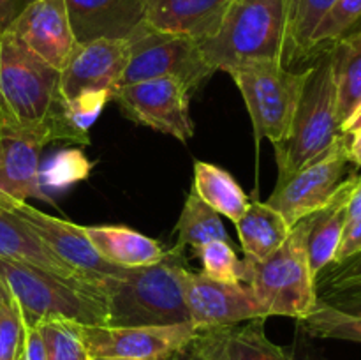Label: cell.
Masks as SVG:
<instances>
[{"label":"cell","instance_id":"obj_1","mask_svg":"<svg viewBox=\"0 0 361 360\" xmlns=\"http://www.w3.org/2000/svg\"><path fill=\"white\" fill-rule=\"evenodd\" d=\"M0 138L90 145L69 122L60 71L32 53L11 32H0Z\"/></svg>","mask_w":361,"mask_h":360},{"label":"cell","instance_id":"obj_2","mask_svg":"<svg viewBox=\"0 0 361 360\" xmlns=\"http://www.w3.org/2000/svg\"><path fill=\"white\" fill-rule=\"evenodd\" d=\"M187 260L182 246H175L161 261L137 268H123L104 281L108 325L111 327H161L190 323L183 299Z\"/></svg>","mask_w":361,"mask_h":360},{"label":"cell","instance_id":"obj_3","mask_svg":"<svg viewBox=\"0 0 361 360\" xmlns=\"http://www.w3.org/2000/svg\"><path fill=\"white\" fill-rule=\"evenodd\" d=\"M293 0H233L214 37L200 42L214 71H229L254 60L286 62Z\"/></svg>","mask_w":361,"mask_h":360},{"label":"cell","instance_id":"obj_4","mask_svg":"<svg viewBox=\"0 0 361 360\" xmlns=\"http://www.w3.org/2000/svg\"><path fill=\"white\" fill-rule=\"evenodd\" d=\"M0 282L20 309L25 327H37L46 320L108 325V300L101 288L76 284L34 265L4 258Z\"/></svg>","mask_w":361,"mask_h":360},{"label":"cell","instance_id":"obj_5","mask_svg":"<svg viewBox=\"0 0 361 360\" xmlns=\"http://www.w3.org/2000/svg\"><path fill=\"white\" fill-rule=\"evenodd\" d=\"M310 224L312 215L296 222L286 242L263 261L242 260L243 282L250 286L268 318L300 321L316 309L319 296L307 253Z\"/></svg>","mask_w":361,"mask_h":360},{"label":"cell","instance_id":"obj_6","mask_svg":"<svg viewBox=\"0 0 361 360\" xmlns=\"http://www.w3.org/2000/svg\"><path fill=\"white\" fill-rule=\"evenodd\" d=\"M312 66L291 71L282 60H254L229 71L242 92L257 141L288 140Z\"/></svg>","mask_w":361,"mask_h":360},{"label":"cell","instance_id":"obj_7","mask_svg":"<svg viewBox=\"0 0 361 360\" xmlns=\"http://www.w3.org/2000/svg\"><path fill=\"white\" fill-rule=\"evenodd\" d=\"M341 134L334 67L328 49L316 55L288 140L274 145L279 176L291 175L319 155Z\"/></svg>","mask_w":361,"mask_h":360},{"label":"cell","instance_id":"obj_8","mask_svg":"<svg viewBox=\"0 0 361 360\" xmlns=\"http://www.w3.org/2000/svg\"><path fill=\"white\" fill-rule=\"evenodd\" d=\"M127 39L130 59L118 87L154 78H176L194 92L215 73L194 39L162 34L143 21Z\"/></svg>","mask_w":361,"mask_h":360},{"label":"cell","instance_id":"obj_9","mask_svg":"<svg viewBox=\"0 0 361 360\" xmlns=\"http://www.w3.org/2000/svg\"><path fill=\"white\" fill-rule=\"evenodd\" d=\"M349 162L348 134L341 133L330 147L307 164L284 179H277L267 203L281 212L289 226H295L302 219L316 214L331 200L338 186L344 182Z\"/></svg>","mask_w":361,"mask_h":360},{"label":"cell","instance_id":"obj_10","mask_svg":"<svg viewBox=\"0 0 361 360\" xmlns=\"http://www.w3.org/2000/svg\"><path fill=\"white\" fill-rule=\"evenodd\" d=\"M190 94L192 90L176 78H154L115 88L111 101L127 119L185 143L194 134Z\"/></svg>","mask_w":361,"mask_h":360},{"label":"cell","instance_id":"obj_11","mask_svg":"<svg viewBox=\"0 0 361 360\" xmlns=\"http://www.w3.org/2000/svg\"><path fill=\"white\" fill-rule=\"evenodd\" d=\"M78 328L90 356L173 360L185 353L197 337L192 323L161 327L78 325Z\"/></svg>","mask_w":361,"mask_h":360},{"label":"cell","instance_id":"obj_12","mask_svg":"<svg viewBox=\"0 0 361 360\" xmlns=\"http://www.w3.org/2000/svg\"><path fill=\"white\" fill-rule=\"evenodd\" d=\"M182 284L190 323L197 332L268 318L267 311L245 282H219L187 268Z\"/></svg>","mask_w":361,"mask_h":360},{"label":"cell","instance_id":"obj_13","mask_svg":"<svg viewBox=\"0 0 361 360\" xmlns=\"http://www.w3.org/2000/svg\"><path fill=\"white\" fill-rule=\"evenodd\" d=\"M4 201L53 254H56L60 260L66 261L73 268L80 270L81 274L102 281L106 277L118 275L123 270L122 267L108 263L99 256L97 251L88 242L87 235L81 229V224L53 217L46 212L34 208L27 201L14 200L7 194H4Z\"/></svg>","mask_w":361,"mask_h":360},{"label":"cell","instance_id":"obj_14","mask_svg":"<svg viewBox=\"0 0 361 360\" xmlns=\"http://www.w3.org/2000/svg\"><path fill=\"white\" fill-rule=\"evenodd\" d=\"M6 30L56 71L66 67L80 44L66 0H32Z\"/></svg>","mask_w":361,"mask_h":360},{"label":"cell","instance_id":"obj_15","mask_svg":"<svg viewBox=\"0 0 361 360\" xmlns=\"http://www.w3.org/2000/svg\"><path fill=\"white\" fill-rule=\"evenodd\" d=\"M130 59L127 37H95L80 42L60 71V87L69 99L83 90H111L120 80Z\"/></svg>","mask_w":361,"mask_h":360},{"label":"cell","instance_id":"obj_16","mask_svg":"<svg viewBox=\"0 0 361 360\" xmlns=\"http://www.w3.org/2000/svg\"><path fill=\"white\" fill-rule=\"evenodd\" d=\"M233 0H143V23L203 42L214 37Z\"/></svg>","mask_w":361,"mask_h":360},{"label":"cell","instance_id":"obj_17","mask_svg":"<svg viewBox=\"0 0 361 360\" xmlns=\"http://www.w3.org/2000/svg\"><path fill=\"white\" fill-rule=\"evenodd\" d=\"M207 360H295L264 332V320L197 332L190 344Z\"/></svg>","mask_w":361,"mask_h":360},{"label":"cell","instance_id":"obj_18","mask_svg":"<svg viewBox=\"0 0 361 360\" xmlns=\"http://www.w3.org/2000/svg\"><path fill=\"white\" fill-rule=\"evenodd\" d=\"M0 258L34 265L49 274H55L76 284L92 286V288L104 289V281L108 279L99 281V279L88 277L60 260L56 254H53L32 233V229L7 207L2 193H0Z\"/></svg>","mask_w":361,"mask_h":360},{"label":"cell","instance_id":"obj_19","mask_svg":"<svg viewBox=\"0 0 361 360\" xmlns=\"http://www.w3.org/2000/svg\"><path fill=\"white\" fill-rule=\"evenodd\" d=\"M78 41L127 37L143 21V0H66Z\"/></svg>","mask_w":361,"mask_h":360},{"label":"cell","instance_id":"obj_20","mask_svg":"<svg viewBox=\"0 0 361 360\" xmlns=\"http://www.w3.org/2000/svg\"><path fill=\"white\" fill-rule=\"evenodd\" d=\"M41 145L27 138H0V193L53 203L41 186Z\"/></svg>","mask_w":361,"mask_h":360},{"label":"cell","instance_id":"obj_21","mask_svg":"<svg viewBox=\"0 0 361 360\" xmlns=\"http://www.w3.org/2000/svg\"><path fill=\"white\" fill-rule=\"evenodd\" d=\"M81 229L99 256L116 267H147L168 253L157 240L127 226H81Z\"/></svg>","mask_w":361,"mask_h":360},{"label":"cell","instance_id":"obj_22","mask_svg":"<svg viewBox=\"0 0 361 360\" xmlns=\"http://www.w3.org/2000/svg\"><path fill=\"white\" fill-rule=\"evenodd\" d=\"M356 180H358L356 175L344 180L331 200L321 210L312 214V224L307 236V253H309L310 270L316 279L334 261L335 253L341 246L348 224V201Z\"/></svg>","mask_w":361,"mask_h":360},{"label":"cell","instance_id":"obj_23","mask_svg":"<svg viewBox=\"0 0 361 360\" xmlns=\"http://www.w3.org/2000/svg\"><path fill=\"white\" fill-rule=\"evenodd\" d=\"M235 226L245 260L249 261H263L274 254L286 242L293 228L281 212L270 207L267 201L249 203L245 214Z\"/></svg>","mask_w":361,"mask_h":360},{"label":"cell","instance_id":"obj_24","mask_svg":"<svg viewBox=\"0 0 361 360\" xmlns=\"http://www.w3.org/2000/svg\"><path fill=\"white\" fill-rule=\"evenodd\" d=\"M192 193L233 224L245 214L250 203L245 191L231 173L204 161L194 162Z\"/></svg>","mask_w":361,"mask_h":360},{"label":"cell","instance_id":"obj_25","mask_svg":"<svg viewBox=\"0 0 361 360\" xmlns=\"http://www.w3.org/2000/svg\"><path fill=\"white\" fill-rule=\"evenodd\" d=\"M328 52L337 87L338 122L342 126L361 104V30L342 35Z\"/></svg>","mask_w":361,"mask_h":360},{"label":"cell","instance_id":"obj_26","mask_svg":"<svg viewBox=\"0 0 361 360\" xmlns=\"http://www.w3.org/2000/svg\"><path fill=\"white\" fill-rule=\"evenodd\" d=\"M176 233H178L176 246H189L194 251L214 240L231 242L228 229L222 224L221 215L194 193H190L183 203L182 214L176 224Z\"/></svg>","mask_w":361,"mask_h":360},{"label":"cell","instance_id":"obj_27","mask_svg":"<svg viewBox=\"0 0 361 360\" xmlns=\"http://www.w3.org/2000/svg\"><path fill=\"white\" fill-rule=\"evenodd\" d=\"M300 323L310 337L361 342V314L344 313L323 300H317L316 309Z\"/></svg>","mask_w":361,"mask_h":360},{"label":"cell","instance_id":"obj_28","mask_svg":"<svg viewBox=\"0 0 361 360\" xmlns=\"http://www.w3.org/2000/svg\"><path fill=\"white\" fill-rule=\"evenodd\" d=\"M335 2L337 0H293L286 62L307 59L310 37Z\"/></svg>","mask_w":361,"mask_h":360},{"label":"cell","instance_id":"obj_29","mask_svg":"<svg viewBox=\"0 0 361 360\" xmlns=\"http://www.w3.org/2000/svg\"><path fill=\"white\" fill-rule=\"evenodd\" d=\"M361 20V0H337L319 21L307 48V59L319 55Z\"/></svg>","mask_w":361,"mask_h":360},{"label":"cell","instance_id":"obj_30","mask_svg":"<svg viewBox=\"0 0 361 360\" xmlns=\"http://www.w3.org/2000/svg\"><path fill=\"white\" fill-rule=\"evenodd\" d=\"M44 341L48 360H92L78 323L66 320H46L37 325Z\"/></svg>","mask_w":361,"mask_h":360},{"label":"cell","instance_id":"obj_31","mask_svg":"<svg viewBox=\"0 0 361 360\" xmlns=\"http://www.w3.org/2000/svg\"><path fill=\"white\" fill-rule=\"evenodd\" d=\"M90 172L92 161L81 148H66L60 150L48 166L41 168V186L44 191H63L73 184L88 179Z\"/></svg>","mask_w":361,"mask_h":360},{"label":"cell","instance_id":"obj_32","mask_svg":"<svg viewBox=\"0 0 361 360\" xmlns=\"http://www.w3.org/2000/svg\"><path fill=\"white\" fill-rule=\"evenodd\" d=\"M196 254L203 265L201 274L207 275L208 279L228 282V284L243 282L242 260L236 256V251L233 249L231 242L214 240V242H208L196 249Z\"/></svg>","mask_w":361,"mask_h":360},{"label":"cell","instance_id":"obj_33","mask_svg":"<svg viewBox=\"0 0 361 360\" xmlns=\"http://www.w3.org/2000/svg\"><path fill=\"white\" fill-rule=\"evenodd\" d=\"M111 90H83L74 97L66 99V113L69 122L76 127L80 133L88 134L92 124L99 119L104 106L111 101Z\"/></svg>","mask_w":361,"mask_h":360},{"label":"cell","instance_id":"obj_34","mask_svg":"<svg viewBox=\"0 0 361 360\" xmlns=\"http://www.w3.org/2000/svg\"><path fill=\"white\" fill-rule=\"evenodd\" d=\"M25 323L13 300L0 306V360H21Z\"/></svg>","mask_w":361,"mask_h":360},{"label":"cell","instance_id":"obj_35","mask_svg":"<svg viewBox=\"0 0 361 360\" xmlns=\"http://www.w3.org/2000/svg\"><path fill=\"white\" fill-rule=\"evenodd\" d=\"M361 282V253L341 263H331L317 275V293Z\"/></svg>","mask_w":361,"mask_h":360},{"label":"cell","instance_id":"obj_36","mask_svg":"<svg viewBox=\"0 0 361 360\" xmlns=\"http://www.w3.org/2000/svg\"><path fill=\"white\" fill-rule=\"evenodd\" d=\"M317 296L323 302L334 306L335 309L351 314H361V282L342 286V288L324 289V292L317 293Z\"/></svg>","mask_w":361,"mask_h":360},{"label":"cell","instance_id":"obj_37","mask_svg":"<svg viewBox=\"0 0 361 360\" xmlns=\"http://www.w3.org/2000/svg\"><path fill=\"white\" fill-rule=\"evenodd\" d=\"M360 253H361V217L356 219V221L351 222V224L345 226L344 235H342V240H341V246H338L331 263H341V261L349 260V258L356 256V254Z\"/></svg>","mask_w":361,"mask_h":360},{"label":"cell","instance_id":"obj_38","mask_svg":"<svg viewBox=\"0 0 361 360\" xmlns=\"http://www.w3.org/2000/svg\"><path fill=\"white\" fill-rule=\"evenodd\" d=\"M21 360H48L44 341L37 327H25V344Z\"/></svg>","mask_w":361,"mask_h":360},{"label":"cell","instance_id":"obj_39","mask_svg":"<svg viewBox=\"0 0 361 360\" xmlns=\"http://www.w3.org/2000/svg\"><path fill=\"white\" fill-rule=\"evenodd\" d=\"M32 0H0V32L6 30L11 21Z\"/></svg>","mask_w":361,"mask_h":360},{"label":"cell","instance_id":"obj_40","mask_svg":"<svg viewBox=\"0 0 361 360\" xmlns=\"http://www.w3.org/2000/svg\"><path fill=\"white\" fill-rule=\"evenodd\" d=\"M360 217H361V176H358V180H356L355 187H353V193L348 201V224H351V222H355L356 219Z\"/></svg>","mask_w":361,"mask_h":360},{"label":"cell","instance_id":"obj_41","mask_svg":"<svg viewBox=\"0 0 361 360\" xmlns=\"http://www.w3.org/2000/svg\"><path fill=\"white\" fill-rule=\"evenodd\" d=\"M348 147H349V159L356 166H361V127L348 134Z\"/></svg>","mask_w":361,"mask_h":360},{"label":"cell","instance_id":"obj_42","mask_svg":"<svg viewBox=\"0 0 361 360\" xmlns=\"http://www.w3.org/2000/svg\"><path fill=\"white\" fill-rule=\"evenodd\" d=\"M360 127H361V104H360V108L356 109V112L353 113L351 116H349V120H345V122L342 124L341 133L342 134H351L353 131L360 129Z\"/></svg>","mask_w":361,"mask_h":360},{"label":"cell","instance_id":"obj_43","mask_svg":"<svg viewBox=\"0 0 361 360\" xmlns=\"http://www.w3.org/2000/svg\"><path fill=\"white\" fill-rule=\"evenodd\" d=\"M9 300H11L9 293H7V289L4 288V284L0 282V306H2V304H6V302H9Z\"/></svg>","mask_w":361,"mask_h":360},{"label":"cell","instance_id":"obj_44","mask_svg":"<svg viewBox=\"0 0 361 360\" xmlns=\"http://www.w3.org/2000/svg\"><path fill=\"white\" fill-rule=\"evenodd\" d=\"M92 360H141V359H123V356H92Z\"/></svg>","mask_w":361,"mask_h":360},{"label":"cell","instance_id":"obj_45","mask_svg":"<svg viewBox=\"0 0 361 360\" xmlns=\"http://www.w3.org/2000/svg\"><path fill=\"white\" fill-rule=\"evenodd\" d=\"M185 360H207V359H204V356H201L197 352H194L192 348H189V355H187Z\"/></svg>","mask_w":361,"mask_h":360}]
</instances>
